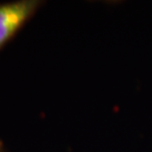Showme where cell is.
<instances>
[{
  "label": "cell",
  "instance_id": "cell-1",
  "mask_svg": "<svg viewBox=\"0 0 152 152\" xmlns=\"http://www.w3.org/2000/svg\"><path fill=\"white\" fill-rule=\"evenodd\" d=\"M42 5L41 0L0 2V51L33 19Z\"/></svg>",
  "mask_w": 152,
  "mask_h": 152
},
{
  "label": "cell",
  "instance_id": "cell-2",
  "mask_svg": "<svg viewBox=\"0 0 152 152\" xmlns=\"http://www.w3.org/2000/svg\"><path fill=\"white\" fill-rule=\"evenodd\" d=\"M0 152H9L6 144L1 140V139H0Z\"/></svg>",
  "mask_w": 152,
  "mask_h": 152
}]
</instances>
